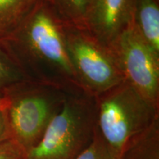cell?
Returning a JSON list of instances; mask_svg holds the SVG:
<instances>
[{"label": "cell", "instance_id": "4fadbf2b", "mask_svg": "<svg viewBox=\"0 0 159 159\" xmlns=\"http://www.w3.org/2000/svg\"><path fill=\"white\" fill-rule=\"evenodd\" d=\"M76 159H120V156L96 130L92 142Z\"/></svg>", "mask_w": 159, "mask_h": 159}, {"label": "cell", "instance_id": "8992f818", "mask_svg": "<svg viewBox=\"0 0 159 159\" xmlns=\"http://www.w3.org/2000/svg\"><path fill=\"white\" fill-rule=\"evenodd\" d=\"M108 47L124 80L159 107V54L143 40L132 21Z\"/></svg>", "mask_w": 159, "mask_h": 159}, {"label": "cell", "instance_id": "5bb4252c", "mask_svg": "<svg viewBox=\"0 0 159 159\" xmlns=\"http://www.w3.org/2000/svg\"><path fill=\"white\" fill-rule=\"evenodd\" d=\"M0 159H26L24 150L12 139L0 143Z\"/></svg>", "mask_w": 159, "mask_h": 159}, {"label": "cell", "instance_id": "5b68a950", "mask_svg": "<svg viewBox=\"0 0 159 159\" xmlns=\"http://www.w3.org/2000/svg\"><path fill=\"white\" fill-rule=\"evenodd\" d=\"M64 34L69 61L83 91L97 97L124 81L108 47L84 27L65 24Z\"/></svg>", "mask_w": 159, "mask_h": 159}, {"label": "cell", "instance_id": "2e32d148", "mask_svg": "<svg viewBox=\"0 0 159 159\" xmlns=\"http://www.w3.org/2000/svg\"><path fill=\"white\" fill-rule=\"evenodd\" d=\"M5 102L2 97H0V108H5Z\"/></svg>", "mask_w": 159, "mask_h": 159}, {"label": "cell", "instance_id": "6da1fadb", "mask_svg": "<svg viewBox=\"0 0 159 159\" xmlns=\"http://www.w3.org/2000/svg\"><path fill=\"white\" fill-rule=\"evenodd\" d=\"M64 25L51 4L43 2L2 43L28 80L82 91L67 53Z\"/></svg>", "mask_w": 159, "mask_h": 159}, {"label": "cell", "instance_id": "52a82bcc", "mask_svg": "<svg viewBox=\"0 0 159 159\" xmlns=\"http://www.w3.org/2000/svg\"><path fill=\"white\" fill-rule=\"evenodd\" d=\"M136 0H90L83 27L108 47L132 21Z\"/></svg>", "mask_w": 159, "mask_h": 159}, {"label": "cell", "instance_id": "9a60e30c", "mask_svg": "<svg viewBox=\"0 0 159 159\" xmlns=\"http://www.w3.org/2000/svg\"><path fill=\"white\" fill-rule=\"evenodd\" d=\"M11 139L7 120L4 108H0V143Z\"/></svg>", "mask_w": 159, "mask_h": 159}, {"label": "cell", "instance_id": "9c48e42d", "mask_svg": "<svg viewBox=\"0 0 159 159\" xmlns=\"http://www.w3.org/2000/svg\"><path fill=\"white\" fill-rule=\"evenodd\" d=\"M45 1L49 0H0V42L13 34Z\"/></svg>", "mask_w": 159, "mask_h": 159}, {"label": "cell", "instance_id": "7c38bea8", "mask_svg": "<svg viewBox=\"0 0 159 159\" xmlns=\"http://www.w3.org/2000/svg\"><path fill=\"white\" fill-rule=\"evenodd\" d=\"M90 0H49L55 11L65 24L83 27Z\"/></svg>", "mask_w": 159, "mask_h": 159}, {"label": "cell", "instance_id": "8fae6325", "mask_svg": "<svg viewBox=\"0 0 159 159\" xmlns=\"http://www.w3.org/2000/svg\"><path fill=\"white\" fill-rule=\"evenodd\" d=\"M28 80L5 45L0 42V97L16 83Z\"/></svg>", "mask_w": 159, "mask_h": 159}, {"label": "cell", "instance_id": "ba28073f", "mask_svg": "<svg viewBox=\"0 0 159 159\" xmlns=\"http://www.w3.org/2000/svg\"><path fill=\"white\" fill-rule=\"evenodd\" d=\"M132 24L145 42L159 54V0H136Z\"/></svg>", "mask_w": 159, "mask_h": 159}, {"label": "cell", "instance_id": "3957f363", "mask_svg": "<svg viewBox=\"0 0 159 159\" xmlns=\"http://www.w3.org/2000/svg\"><path fill=\"white\" fill-rule=\"evenodd\" d=\"M96 118V97L83 91L69 93L26 159H76L94 139Z\"/></svg>", "mask_w": 159, "mask_h": 159}, {"label": "cell", "instance_id": "277c9868", "mask_svg": "<svg viewBox=\"0 0 159 159\" xmlns=\"http://www.w3.org/2000/svg\"><path fill=\"white\" fill-rule=\"evenodd\" d=\"M96 130L120 156L126 142L159 118V107L124 80L96 97Z\"/></svg>", "mask_w": 159, "mask_h": 159}, {"label": "cell", "instance_id": "7a4b0ae2", "mask_svg": "<svg viewBox=\"0 0 159 159\" xmlns=\"http://www.w3.org/2000/svg\"><path fill=\"white\" fill-rule=\"evenodd\" d=\"M69 93L56 85L30 80L16 83L5 91L4 110L11 139L25 154L40 142Z\"/></svg>", "mask_w": 159, "mask_h": 159}, {"label": "cell", "instance_id": "30bf717a", "mask_svg": "<svg viewBox=\"0 0 159 159\" xmlns=\"http://www.w3.org/2000/svg\"><path fill=\"white\" fill-rule=\"evenodd\" d=\"M120 159H159V118L124 145Z\"/></svg>", "mask_w": 159, "mask_h": 159}]
</instances>
